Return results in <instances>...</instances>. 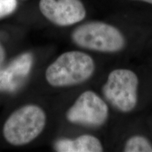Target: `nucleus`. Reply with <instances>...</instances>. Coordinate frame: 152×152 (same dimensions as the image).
Segmentation results:
<instances>
[{
    "label": "nucleus",
    "mask_w": 152,
    "mask_h": 152,
    "mask_svg": "<svg viewBox=\"0 0 152 152\" xmlns=\"http://www.w3.org/2000/svg\"><path fill=\"white\" fill-rule=\"evenodd\" d=\"M139 79L128 69H115L108 76L102 87L103 95L109 104L120 111H132L137 103Z\"/></svg>",
    "instance_id": "obj_4"
},
{
    "label": "nucleus",
    "mask_w": 152,
    "mask_h": 152,
    "mask_svg": "<svg viewBox=\"0 0 152 152\" xmlns=\"http://www.w3.org/2000/svg\"><path fill=\"white\" fill-rule=\"evenodd\" d=\"M33 56L26 52L18 55L0 69V92L13 93L19 90L28 78L33 66Z\"/></svg>",
    "instance_id": "obj_7"
},
{
    "label": "nucleus",
    "mask_w": 152,
    "mask_h": 152,
    "mask_svg": "<svg viewBox=\"0 0 152 152\" xmlns=\"http://www.w3.org/2000/svg\"><path fill=\"white\" fill-rule=\"evenodd\" d=\"M125 152H152V145L144 137L135 135L127 140L124 147Z\"/></svg>",
    "instance_id": "obj_9"
},
{
    "label": "nucleus",
    "mask_w": 152,
    "mask_h": 152,
    "mask_svg": "<svg viewBox=\"0 0 152 152\" xmlns=\"http://www.w3.org/2000/svg\"><path fill=\"white\" fill-rule=\"evenodd\" d=\"M73 42L83 49L105 53L118 52L125 45L124 36L111 25L90 21L75 28L71 34Z\"/></svg>",
    "instance_id": "obj_3"
},
{
    "label": "nucleus",
    "mask_w": 152,
    "mask_h": 152,
    "mask_svg": "<svg viewBox=\"0 0 152 152\" xmlns=\"http://www.w3.org/2000/svg\"><path fill=\"white\" fill-rule=\"evenodd\" d=\"M17 8V0H0V19L14 14Z\"/></svg>",
    "instance_id": "obj_10"
},
{
    "label": "nucleus",
    "mask_w": 152,
    "mask_h": 152,
    "mask_svg": "<svg viewBox=\"0 0 152 152\" xmlns=\"http://www.w3.org/2000/svg\"><path fill=\"white\" fill-rule=\"evenodd\" d=\"M94 70V61L90 55L71 51L61 54L48 66L45 77L53 87H69L87 81Z\"/></svg>",
    "instance_id": "obj_1"
},
{
    "label": "nucleus",
    "mask_w": 152,
    "mask_h": 152,
    "mask_svg": "<svg viewBox=\"0 0 152 152\" xmlns=\"http://www.w3.org/2000/svg\"><path fill=\"white\" fill-rule=\"evenodd\" d=\"M46 114L35 104L23 106L13 112L3 127L4 137L14 146H23L35 140L46 125Z\"/></svg>",
    "instance_id": "obj_2"
},
{
    "label": "nucleus",
    "mask_w": 152,
    "mask_h": 152,
    "mask_svg": "<svg viewBox=\"0 0 152 152\" xmlns=\"http://www.w3.org/2000/svg\"><path fill=\"white\" fill-rule=\"evenodd\" d=\"M54 149L58 152H101L103 147L96 137L83 134L75 140H58L54 143Z\"/></svg>",
    "instance_id": "obj_8"
},
{
    "label": "nucleus",
    "mask_w": 152,
    "mask_h": 152,
    "mask_svg": "<svg viewBox=\"0 0 152 152\" xmlns=\"http://www.w3.org/2000/svg\"><path fill=\"white\" fill-rule=\"evenodd\" d=\"M137 1H144V2H147V3H149V4H152V0H137Z\"/></svg>",
    "instance_id": "obj_12"
},
{
    "label": "nucleus",
    "mask_w": 152,
    "mask_h": 152,
    "mask_svg": "<svg viewBox=\"0 0 152 152\" xmlns=\"http://www.w3.org/2000/svg\"><path fill=\"white\" fill-rule=\"evenodd\" d=\"M5 57H6L5 49L4 48L3 45H1V43L0 42V69L2 68L3 64L5 60Z\"/></svg>",
    "instance_id": "obj_11"
},
{
    "label": "nucleus",
    "mask_w": 152,
    "mask_h": 152,
    "mask_svg": "<svg viewBox=\"0 0 152 152\" xmlns=\"http://www.w3.org/2000/svg\"><path fill=\"white\" fill-rule=\"evenodd\" d=\"M108 116L107 104L92 91L82 93L66 113V118L69 122L88 127L104 125Z\"/></svg>",
    "instance_id": "obj_5"
},
{
    "label": "nucleus",
    "mask_w": 152,
    "mask_h": 152,
    "mask_svg": "<svg viewBox=\"0 0 152 152\" xmlns=\"http://www.w3.org/2000/svg\"><path fill=\"white\" fill-rule=\"evenodd\" d=\"M39 9L49 21L61 27L73 26L86 16L81 0H39Z\"/></svg>",
    "instance_id": "obj_6"
}]
</instances>
